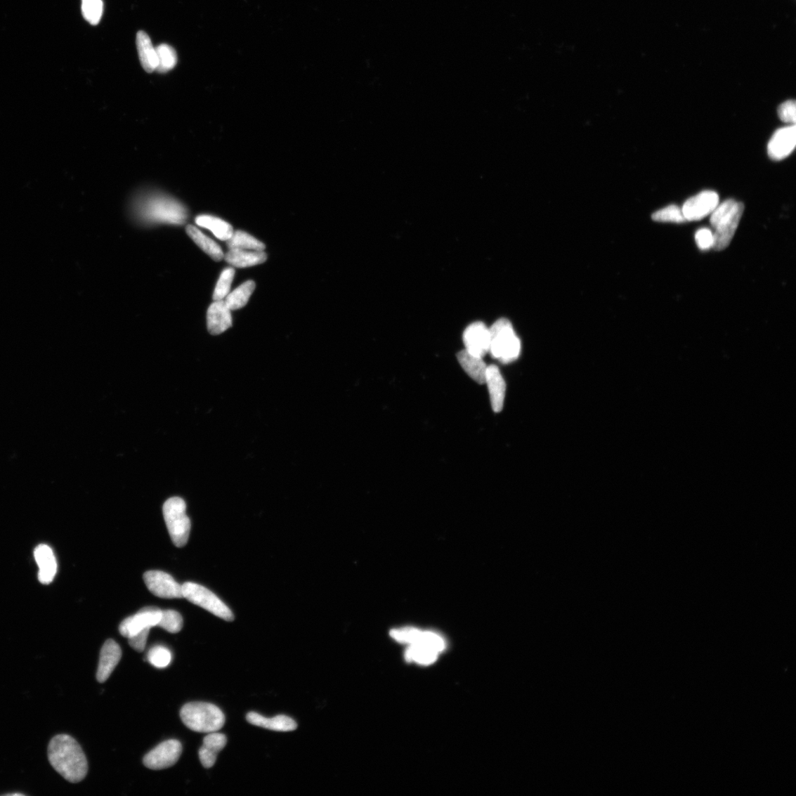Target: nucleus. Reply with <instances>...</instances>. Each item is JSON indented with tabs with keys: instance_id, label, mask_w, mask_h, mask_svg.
<instances>
[{
	"instance_id": "obj_3",
	"label": "nucleus",
	"mask_w": 796,
	"mask_h": 796,
	"mask_svg": "<svg viewBox=\"0 0 796 796\" xmlns=\"http://www.w3.org/2000/svg\"><path fill=\"white\" fill-rule=\"evenodd\" d=\"M744 204L730 199L719 203L710 215V223L715 230L713 249H726L737 231L744 213Z\"/></svg>"
},
{
	"instance_id": "obj_12",
	"label": "nucleus",
	"mask_w": 796,
	"mask_h": 796,
	"mask_svg": "<svg viewBox=\"0 0 796 796\" xmlns=\"http://www.w3.org/2000/svg\"><path fill=\"white\" fill-rule=\"evenodd\" d=\"M796 145L795 125L778 129L775 131L768 145L769 157L774 161L788 157Z\"/></svg>"
},
{
	"instance_id": "obj_4",
	"label": "nucleus",
	"mask_w": 796,
	"mask_h": 796,
	"mask_svg": "<svg viewBox=\"0 0 796 796\" xmlns=\"http://www.w3.org/2000/svg\"><path fill=\"white\" fill-rule=\"evenodd\" d=\"M183 723L190 730L200 733L219 731L225 724V716L216 705L203 702L187 703L180 711Z\"/></svg>"
},
{
	"instance_id": "obj_1",
	"label": "nucleus",
	"mask_w": 796,
	"mask_h": 796,
	"mask_svg": "<svg viewBox=\"0 0 796 796\" xmlns=\"http://www.w3.org/2000/svg\"><path fill=\"white\" fill-rule=\"evenodd\" d=\"M48 759L53 769L71 783H79L88 773V762L79 743L67 734H58L50 741Z\"/></svg>"
},
{
	"instance_id": "obj_30",
	"label": "nucleus",
	"mask_w": 796,
	"mask_h": 796,
	"mask_svg": "<svg viewBox=\"0 0 796 796\" xmlns=\"http://www.w3.org/2000/svg\"><path fill=\"white\" fill-rule=\"evenodd\" d=\"M82 14L84 19L93 25H97L101 20L103 11L102 0H82Z\"/></svg>"
},
{
	"instance_id": "obj_21",
	"label": "nucleus",
	"mask_w": 796,
	"mask_h": 796,
	"mask_svg": "<svg viewBox=\"0 0 796 796\" xmlns=\"http://www.w3.org/2000/svg\"><path fill=\"white\" fill-rule=\"evenodd\" d=\"M224 259L237 268H247L265 263L267 254L264 251L230 249L224 254Z\"/></svg>"
},
{
	"instance_id": "obj_34",
	"label": "nucleus",
	"mask_w": 796,
	"mask_h": 796,
	"mask_svg": "<svg viewBox=\"0 0 796 796\" xmlns=\"http://www.w3.org/2000/svg\"><path fill=\"white\" fill-rule=\"evenodd\" d=\"M778 115L782 122L789 125H795L796 104L794 100H788L778 108Z\"/></svg>"
},
{
	"instance_id": "obj_18",
	"label": "nucleus",
	"mask_w": 796,
	"mask_h": 796,
	"mask_svg": "<svg viewBox=\"0 0 796 796\" xmlns=\"http://www.w3.org/2000/svg\"><path fill=\"white\" fill-rule=\"evenodd\" d=\"M248 722L255 726L276 731H292L296 729L295 721L285 715H278L272 718L263 717L257 712H249L247 715Z\"/></svg>"
},
{
	"instance_id": "obj_7",
	"label": "nucleus",
	"mask_w": 796,
	"mask_h": 796,
	"mask_svg": "<svg viewBox=\"0 0 796 796\" xmlns=\"http://www.w3.org/2000/svg\"><path fill=\"white\" fill-rule=\"evenodd\" d=\"M183 591L184 598L189 602L208 611L222 620L233 621L234 615L229 607L214 593L202 585L188 582L183 585Z\"/></svg>"
},
{
	"instance_id": "obj_11",
	"label": "nucleus",
	"mask_w": 796,
	"mask_h": 796,
	"mask_svg": "<svg viewBox=\"0 0 796 796\" xmlns=\"http://www.w3.org/2000/svg\"><path fill=\"white\" fill-rule=\"evenodd\" d=\"M161 613L162 610L157 607H145L124 620L119 627V632L128 639L145 628L156 627L159 622Z\"/></svg>"
},
{
	"instance_id": "obj_13",
	"label": "nucleus",
	"mask_w": 796,
	"mask_h": 796,
	"mask_svg": "<svg viewBox=\"0 0 796 796\" xmlns=\"http://www.w3.org/2000/svg\"><path fill=\"white\" fill-rule=\"evenodd\" d=\"M490 329L482 322H476L465 329L463 342L469 353L483 358L490 349Z\"/></svg>"
},
{
	"instance_id": "obj_26",
	"label": "nucleus",
	"mask_w": 796,
	"mask_h": 796,
	"mask_svg": "<svg viewBox=\"0 0 796 796\" xmlns=\"http://www.w3.org/2000/svg\"><path fill=\"white\" fill-rule=\"evenodd\" d=\"M405 653L408 662L422 665H430L436 662L439 653L422 644H410Z\"/></svg>"
},
{
	"instance_id": "obj_28",
	"label": "nucleus",
	"mask_w": 796,
	"mask_h": 796,
	"mask_svg": "<svg viewBox=\"0 0 796 796\" xmlns=\"http://www.w3.org/2000/svg\"><path fill=\"white\" fill-rule=\"evenodd\" d=\"M156 50L159 60L157 71L159 73H165L174 69L177 63L176 51L167 44L159 45Z\"/></svg>"
},
{
	"instance_id": "obj_9",
	"label": "nucleus",
	"mask_w": 796,
	"mask_h": 796,
	"mask_svg": "<svg viewBox=\"0 0 796 796\" xmlns=\"http://www.w3.org/2000/svg\"><path fill=\"white\" fill-rule=\"evenodd\" d=\"M719 204L715 191L704 190L687 200L681 209L686 221H696L710 216Z\"/></svg>"
},
{
	"instance_id": "obj_33",
	"label": "nucleus",
	"mask_w": 796,
	"mask_h": 796,
	"mask_svg": "<svg viewBox=\"0 0 796 796\" xmlns=\"http://www.w3.org/2000/svg\"><path fill=\"white\" fill-rule=\"evenodd\" d=\"M652 219L656 222H672L681 223L686 222L682 213V209L677 205L672 204L662 209L658 210L652 215Z\"/></svg>"
},
{
	"instance_id": "obj_23",
	"label": "nucleus",
	"mask_w": 796,
	"mask_h": 796,
	"mask_svg": "<svg viewBox=\"0 0 796 796\" xmlns=\"http://www.w3.org/2000/svg\"><path fill=\"white\" fill-rule=\"evenodd\" d=\"M186 231L189 237L196 243L209 256L216 261H221L224 258V254L221 247L214 240L205 235L197 227L188 225Z\"/></svg>"
},
{
	"instance_id": "obj_27",
	"label": "nucleus",
	"mask_w": 796,
	"mask_h": 796,
	"mask_svg": "<svg viewBox=\"0 0 796 796\" xmlns=\"http://www.w3.org/2000/svg\"><path fill=\"white\" fill-rule=\"evenodd\" d=\"M230 249L264 251L266 246L258 239L244 231L234 232L227 242Z\"/></svg>"
},
{
	"instance_id": "obj_32",
	"label": "nucleus",
	"mask_w": 796,
	"mask_h": 796,
	"mask_svg": "<svg viewBox=\"0 0 796 796\" xmlns=\"http://www.w3.org/2000/svg\"><path fill=\"white\" fill-rule=\"evenodd\" d=\"M235 271L233 268H228L222 272L217 282L214 293V301L223 300L230 294Z\"/></svg>"
},
{
	"instance_id": "obj_37",
	"label": "nucleus",
	"mask_w": 796,
	"mask_h": 796,
	"mask_svg": "<svg viewBox=\"0 0 796 796\" xmlns=\"http://www.w3.org/2000/svg\"><path fill=\"white\" fill-rule=\"evenodd\" d=\"M9 795H13L14 794H12V793H11V794H9ZM15 795H22V794H21V793H16V794H15Z\"/></svg>"
},
{
	"instance_id": "obj_14",
	"label": "nucleus",
	"mask_w": 796,
	"mask_h": 796,
	"mask_svg": "<svg viewBox=\"0 0 796 796\" xmlns=\"http://www.w3.org/2000/svg\"><path fill=\"white\" fill-rule=\"evenodd\" d=\"M122 657V648L116 641L109 639L104 643L100 651L96 677L99 683H104L108 680Z\"/></svg>"
},
{
	"instance_id": "obj_5",
	"label": "nucleus",
	"mask_w": 796,
	"mask_h": 796,
	"mask_svg": "<svg viewBox=\"0 0 796 796\" xmlns=\"http://www.w3.org/2000/svg\"><path fill=\"white\" fill-rule=\"evenodd\" d=\"M490 349L492 356L502 364H509L521 354V344L511 322L502 318L490 328Z\"/></svg>"
},
{
	"instance_id": "obj_2",
	"label": "nucleus",
	"mask_w": 796,
	"mask_h": 796,
	"mask_svg": "<svg viewBox=\"0 0 796 796\" xmlns=\"http://www.w3.org/2000/svg\"><path fill=\"white\" fill-rule=\"evenodd\" d=\"M137 214L145 221L182 225L188 219L186 208L178 201L152 194L141 199L137 204Z\"/></svg>"
},
{
	"instance_id": "obj_10",
	"label": "nucleus",
	"mask_w": 796,
	"mask_h": 796,
	"mask_svg": "<svg viewBox=\"0 0 796 796\" xmlns=\"http://www.w3.org/2000/svg\"><path fill=\"white\" fill-rule=\"evenodd\" d=\"M143 580L148 590L159 598H184L183 585L167 573L148 570L144 574Z\"/></svg>"
},
{
	"instance_id": "obj_35",
	"label": "nucleus",
	"mask_w": 796,
	"mask_h": 796,
	"mask_svg": "<svg viewBox=\"0 0 796 796\" xmlns=\"http://www.w3.org/2000/svg\"><path fill=\"white\" fill-rule=\"evenodd\" d=\"M696 244L702 251H707L713 248V233L707 228H702L696 234Z\"/></svg>"
},
{
	"instance_id": "obj_19",
	"label": "nucleus",
	"mask_w": 796,
	"mask_h": 796,
	"mask_svg": "<svg viewBox=\"0 0 796 796\" xmlns=\"http://www.w3.org/2000/svg\"><path fill=\"white\" fill-rule=\"evenodd\" d=\"M34 556L39 567V580L43 584L51 583L57 572V563L53 550L48 545L37 547Z\"/></svg>"
},
{
	"instance_id": "obj_36",
	"label": "nucleus",
	"mask_w": 796,
	"mask_h": 796,
	"mask_svg": "<svg viewBox=\"0 0 796 796\" xmlns=\"http://www.w3.org/2000/svg\"><path fill=\"white\" fill-rule=\"evenodd\" d=\"M150 629L151 628H145L128 638L129 644L134 651L141 653L145 650Z\"/></svg>"
},
{
	"instance_id": "obj_22",
	"label": "nucleus",
	"mask_w": 796,
	"mask_h": 796,
	"mask_svg": "<svg viewBox=\"0 0 796 796\" xmlns=\"http://www.w3.org/2000/svg\"><path fill=\"white\" fill-rule=\"evenodd\" d=\"M137 46L144 70L149 73L156 71L159 64L157 50L154 48L151 39L144 32L138 33Z\"/></svg>"
},
{
	"instance_id": "obj_17",
	"label": "nucleus",
	"mask_w": 796,
	"mask_h": 796,
	"mask_svg": "<svg viewBox=\"0 0 796 796\" xmlns=\"http://www.w3.org/2000/svg\"><path fill=\"white\" fill-rule=\"evenodd\" d=\"M226 736L221 733H209L203 740L199 752L200 759L205 769L214 767L218 753L226 746Z\"/></svg>"
},
{
	"instance_id": "obj_6",
	"label": "nucleus",
	"mask_w": 796,
	"mask_h": 796,
	"mask_svg": "<svg viewBox=\"0 0 796 796\" xmlns=\"http://www.w3.org/2000/svg\"><path fill=\"white\" fill-rule=\"evenodd\" d=\"M162 512L174 544L178 548L185 547L188 542L191 528L185 501L179 497L171 498L164 502Z\"/></svg>"
},
{
	"instance_id": "obj_8",
	"label": "nucleus",
	"mask_w": 796,
	"mask_h": 796,
	"mask_svg": "<svg viewBox=\"0 0 796 796\" xmlns=\"http://www.w3.org/2000/svg\"><path fill=\"white\" fill-rule=\"evenodd\" d=\"M183 745L176 740H169L159 744L146 755L143 764L147 769L159 771L172 767L181 757Z\"/></svg>"
},
{
	"instance_id": "obj_24",
	"label": "nucleus",
	"mask_w": 796,
	"mask_h": 796,
	"mask_svg": "<svg viewBox=\"0 0 796 796\" xmlns=\"http://www.w3.org/2000/svg\"><path fill=\"white\" fill-rule=\"evenodd\" d=\"M196 223L198 226L211 231L223 242H228L234 233L231 224L213 216H200L196 218Z\"/></svg>"
},
{
	"instance_id": "obj_29",
	"label": "nucleus",
	"mask_w": 796,
	"mask_h": 796,
	"mask_svg": "<svg viewBox=\"0 0 796 796\" xmlns=\"http://www.w3.org/2000/svg\"><path fill=\"white\" fill-rule=\"evenodd\" d=\"M157 626L167 630L169 633L177 634L181 632L183 627V619L182 615L176 611H162L161 618Z\"/></svg>"
},
{
	"instance_id": "obj_15",
	"label": "nucleus",
	"mask_w": 796,
	"mask_h": 796,
	"mask_svg": "<svg viewBox=\"0 0 796 796\" xmlns=\"http://www.w3.org/2000/svg\"><path fill=\"white\" fill-rule=\"evenodd\" d=\"M207 329L210 334L216 336L226 332L233 325L231 310L224 300L210 305L207 315Z\"/></svg>"
},
{
	"instance_id": "obj_25",
	"label": "nucleus",
	"mask_w": 796,
	"mask_h": 796,
	"mask_svg": "<svg viewBox=\"0 0 796 796\" xmlns=\"http://www.w3.org/2000/svg\"><path fill=\"white\" fill-rule=\"evenodd\" d=\"M255 287L256 285H255L254 281L245 282L225 298V304L231 311L244 308L248 304L250 296L254 292Z\"/></svg>"
},
{
	"instance_id": "obj_31",
	"label": "nucleus",
	"mask_w": 796,
	"mask_h": 796,
	"mask_svg": "<svg viewBox=\"0 0 796 796\" xmlns=\"http://www.w3.org/2000/svg\"><path fill=\"white\" fill-rule=\"evenodd\" d=\"M148 663L154 667L163 669L170 665L172 660L171 652L163 646L157 645L148 653Z\"/></svg>"
},
{
	"instance_id": "obj_16",
	"label": "nucleus",
	"mask_w": 796,
	"mask_h": 796,
	"mask_svg": "<svg viewBox=\"0 0 796 796\" xmlns=\"http://www.w3.org/2000/svg\"><path fill=\"white\" fill-rule=\"evenodd\" d=\"M485 384L488 388L492 410L494 412H500L504 407L507 385L497 366H488Z\"/></svg>"
},
{
	"instance_id": "obj_20",
	"label": "nucleus",
	"mask_w": 796,
	"mask_h": 796,
	"mask_svg": "<svg viewBox=\"0 0 796 796\" xmlns=\"http://www.w3.org/2000/svg\"><path fill=\"white\" fill-rule=\"evenodd\" d=\"M457 357L461 367L470 378L479 384H485L488 366L483 358L474 355L466 350L459 352Z\"/></svg>"
}]
</instances>
